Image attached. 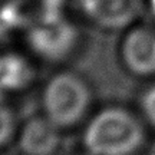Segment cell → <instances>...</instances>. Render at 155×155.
Here are the masks:
<instances>
[{"instance_id": "obj_14", "label": "cell", "mask_w": 155, "mask_h": 155, "mask_svg": "<svg viewBox=\"0 0 155 155\" xmlns=\"http://www.w3.org/2000/svg\"><path fill=\"white\" fill-rule=\"evenodd\" d=\"M3 2H5V0H0V6H2V3H3Z\"/></svg>"}, {"instance_id": "obj_1", "label": "cell", "mask_w": 155, "mask_h": 155, "mask_svg": "<svg viewBox=\"0 0 155 155\" xmlns=\"http://www.w3.org/2000/svg\"><path fill=\"white\" fill-rule=\"evenodd\" d=\"M148 131L137 109L118 102L98 105L79 129L81 150L89 155H141Z\"/></svg>"}, {"instance_id": "obj_3", "label": "cell", "mask_w": 155, "mask_h": 155, "mask_svg": "<svg viewBox=\"0 0 155 155\" xmlns=\"http://www.w3.org/2000/svg\"><path fill=\"white\" fill-rule=\"evenodd\" d=\"M28 52L39 63L69 66L82 49L83 32L72 19L62 15L25 32Z\"/></svg>"}, {"instance_id": "obj_5", "label": "cell", "mask_w": 155, "mask_h": 155, "mask_svg": "<svg viewBox=\"0 0 155 155\" xmlns=\"http://www.w3.org/2000/svg\"><path fill=\"white\" fill-rule=\"evenodd\" d=\"M65 131L46 118L33 114L20 121L15 145L23 155H58L63 147Z\"/></svg>"}, {"instance_id": "obj_6", "label": "cell", "mask_w": 155, "mask_h": 155, "mask_svg": "<svg viewBox=\"0 0 155 155\" xmlns=\"http://www.w3.org/2000/svg\"><path fill=\"white\" fill-rule=\"evenodd\" d=\"M83 17L104 32H124L135 25L141 0H78Z\"/></svg>"}, {"instance_id": "obj_12", "label": "cell", "mask_w": 155, "mask_h": 155, "mask_svg": "<svg viewBox=\"0 0 155 155\" xmlns=\"http://www.w3.org/2000/svg\"><path fill=\"white\" fill-rule=\"evenodd\" d=\"M72 155H89V154H86V152H85V151H79V152H76V154H72Z\"/></svg>"}, {"instance_id": "obj_2", "label": "cell", "mask_w": 155, "mask_h": 155, "mask_svg": "<svg viewBox=\"0 0 155 155\" xmlns=\"http://www.w3.org/2000/svg\"><path fill=\"white\" fill-rule=\"evenodd\" d=\"M96 106L92 81L71 66L56 68L40 85L39 112L66 134L79 131Z\"/></svg>"}, {"instance_id": "obj_11", "label": "cell", "mask_w": 155, "mask_h": 155, "mask_svg": "<svg viewBox=\"0 0 155 155\" xmlns=\"http://www.w3.org/2000/svg\"><path fill=\"white\" fill-rule=\"evenodd\" d=\"M148 7H150V12L152 13V16L155 17V0H148Z\"/></svg>"}, {"instance_id": "obj_9", "label": "cell", "mask_w": 155, "mask_h": 155, "mask_svg": "<svg viewBox=\"0 0 155 155\" xmlns=\"http://www.w3.org/2000/svg\"><path fill=\"white\" fill-rule=\"evenodd\" d=\"M20 121L12 96L0 91V154L15 145Z\"/></svg>"}, {"instance_id": "obj_8", "label": "cell", "mask_w": 155, "mask_h": 155, "mask_svg": "<svg viewBox=\"0 0 155 155\" xmlns=\"http://www.w3.org/2000/svg\"><path fill=\"white\" fill-rule=\"evenodd\" d=\"M39 62L29 52H2L0 53V91L13 95L30 89L36 82Z\"/></svg>"}, {"instance_id": "obj_7", "label": "cell", "mask_w": 155, "mask_h": 155, "mask_svg": "<svg viewBox=\"0 0 155 155\" xmlns=\"http://www.w3.org/2000/svg\"><path fill=\"white\" fill-rule=\"evenodd\" d=\"M65 0H5L0 16L9 29L29 30L65 15Z\"/></svg>"}, {"instance_id": "obj_13", "label": "cell", "mask_w": 155, "mask_h": 155, "mask_svg": "<svg viewBox=\"0 0 155 155\" xmlns=\"http://www.w3.org/2000/svg\"><path fill=\"white\" fill-rule=\"evenodd\" d=\"M7 155H23V154H20V152H15V154H7Z\"/></svg>"}, {"instance_id": "obj_10", "label": "cell", "mask_w": 155, "mask_h": 155, "mask_svg": "<svg viewBox=\"0 0 155 155\" xmlns=\"http://www.w3.org/2000/svg\"><path fill=\"white\" fill-rule=\"evenodd\" d=\"M137 111L142 116L147 127L155 131V85L148 86L139 95Z\"/></svg>"}, {"instance_id": "obj_4", "label": "cell", "mask_w": 155, "mask_h": 155, "mask_svg": "<svg viewBox=\"0 0 155 155\" xmlns=\"http://www.w3.org/2000/svg\"><path fill=\"white\" fill-rule=\"evenodd\" d=\"M118 59L131 76L148 79L155 76V28L134 25L124 30L118 45Z\"/></svg>"}]
</instances>
